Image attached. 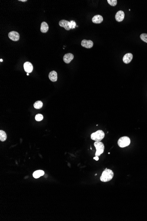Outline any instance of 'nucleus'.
I'll use <instances>...</instances> for the list:
<instances>
[{"label": "nucleus", "instance_id": "18", "mask_svg": "<svg viewBox=\"0 0 147 221\" xmlns=\"http://www.w3.org/2000/svg\"><path fill=\"white\" fill-rule=\"evenodd\" d=\"M35 119L36 121H41L43 119V116L41 114H37L35 116Z\"/></svg>", "mask_w": 147, "mask_h": 221}, {"label": "nucleus", "instance_id": "19", "mask_svg": "<svg viewBox=\"0 0 147 221\" xmlns=\"http://www.w3.org/2000/svg\"><path fill=\"white\" fill-rule=\"evenodd\" d=\"M107 1H108V3L112 6H116V4H117V0H108Z\"/></svg>", "mask_w": 147, "mask_h": 221}, {"label": "nucleus", "instance_id": "23", "mask_svg": "<svg viewBox=\"0 0 147 221\" xmlns=\"http://www.w3.org/2000/svg\"><path fill=\"white\" fill-rule=\"evenodd\" d=\"M19 1H22V2H26L27 1V0H19Z\"/></svg>", "mask_w": 147, "mask_h": 221}, {"label": "nucleus", "instance_id": "14", "mask_svg": "<svg viewBox=\"0 0 147 221\" xmlns=\"http://www.w3.org/2000/svg\"><path fill=\"white\" fill-rule=\"evenodd\" d=\"M49 25H48L47 23H46V22H43L41 23V28L40 30L42 33H46L49 30Z\"/></svg>", "mask_w": 147, "mask_h": 221}, {"label": "nucleus", "instance_id": "12", "mask_svg": "<svg viewBox=\"0 0 147 221\" xmlns=\"http://www.w3.org/2000/svg\"><path fill=\"white\" fill-rule=\"evenodd\" d=\"M92 20V22L94 23H100L103 21V18L100 15H96L93 17Z\"/></svg>", "mask_w": 147, "mask_h": 221}, {"label": "nucleus", "instance_id": "20", "mask_svg": "<svg viewBox=\"0 0 147 221\" xmlns=\"http://www.w3.org/2000/svg\"><path fill=\"white\" fill-rule=\"evenodd\" d=\"M140 38L143 41L147 43V34H142L140 36Z\"/></svg>", "mask_w": 147, "mask_h": 221}, {"label": "nucleus", "instance_id": "1", "mask_svg": "<svg viewBox=\"0 0 147 221\" xmlns=\"http://www.w3.org/2000/svg\"><path fill=\"white\" fill-rule=\"evenodd\" d=\"M114 173L111 169L107 168L105 169L102 173L101 176L100 177V181L104 182H109L112 180L114 177Z\"/></svg>", "mask_w": 147, "mask_h": 221}, {"label": "nucleus", "instance_id": "26", "mask_svg": "<svg viewBox=\"0 0 147 221\" xmlns=\"http://www.w3.org/2000/svg\"><path fill=\"white\" fill-rule=\"evenodd\" d=\"M97 174H96L95 175V176H97Z\"/></svg>", "mask_w": 147, "mask_h": 221}, {"label": "nucleus", "instance_id": "25", "mask_svg": "<svg viewBox=\"0 0 147 221\" xmlns=\"http://www.w3.org/2000/svg\"><path fill=\"white\" fill-rule=\"evenodd\" d=\"M27 75H29V73H27Z\"/></svg>", "mask_w": 147, "mask_h": 221}, {"label": "nucleus", "instance_id": "5", "mask_svg": "<svg viewBox=\"0 0 147 221\" xmlns=\"http://www.w3.org/2000/svg\"><path fill=\"white\" fill-rule=\"evenodd\" d=\"M8 36L9 38L13 41H18L19 39V35L16 31H11L8 33Z\"/></svg>", "mask_w": 147, "mask_h": 221}, {"label": "nucleus", "instance_id": "2", "mask_svg": "<svg viewBox=\"0 0 147 221\" xmlns=\"http://www.w3.org/2000/svg\"><path fill=\"white\" fill-rule=\"evenodd\" d=\"M105 134L104 131L101 130H99L91 135V139L96 141H100L104 139Z\"/></svg>", "mask_w": 147, "mask_h": 221}, {"label": "nucleus", "instance_id": "11", "mask_svg": "<svg viewBox=\"0 0 147 221\" xmlns=\"http://www.w3.org/2000/svg\"><path fill=\"white\" fill-rule=\"evenodd\" d=\"M74 57V56L73 54L71 53H68L64 55V56L63 57V60L64 62L66 63V64H69L72 60H73Z\"/></svg>", "mask_w": 147, "mask_h": 221}, {"label": "nucleus", "instance_id": "7", "mask_svg": "<svg viewBox=\"0 0 147 221\" xmlns=\"http://www.w3.org/2000/svg\"><path fill=\"white\" fill-rule=\"evenodd\" d=\"M60 26L61 27H64L65 30H66L67 31H69L70 29V22L69 21L66 20H64V19H62L61 20L59 23Z\"/></svg>", "mask_w": 147, "mask_h": 221}, {"label": "nucleus", "instance_id": "4", "mask_svg": "<svg viewBox=\"0 0 147 221\" xmlns=\"http://www.w3.org/2000/svg\"><path fill=\"white\" fill-rule=\"evenodd\" d=\"M131 144V139L128 136H122L119 139L118 141V146L121 147L123 148L126 147L128 146Z\"/></svg>", "mask_w": 147, "mask_h": 221}, {"label": "nucleus", "instance_id": "3", "mask_svg": "<svg viewBox=\"0 0 147 221\" xmlns=\"http://www.w3.org/2000/svg\"><path fill=\"white\" fill-rule=\"evenodd\" d=\"M94 145L96 148V152L95 154L96 156H99L104 153V144L100 141H96L94 144Z\"/></svg>", "mask_w": 147, "mask_h": 221}, {"label": "nucleus", "instance_id": "21", "mask_svg": "<svg viewBox=\"0 0 147 221\" xmlns=\"http://www.w3.org/2000/svg\"><path fill=\"white\" fill-rule=\"evenodd\" d=\"M70 29H74L76 26V24L75 21L74 20H71L70 21Z\"/></svg>", "mask_w": 147, "mask_h": 221}, {"label": "nucleus", "instance_id": "6", "mask_svg": "<svg viewBox=\"0 0 147 221\" xmlns=\"http://www.w3.org/2000/svg\"><path fill=\"white\" fill-rule=\"evenodd\" d=\"M81 45L83 47L90 49L93 47V42L92 40H87L86 39H83L81 42Z\"/></svg>", "mask_w": 147, "mask_h": 221}, {"label": "nucleus", "instance_id": "15", "mask_svg": "<svg viewBox=\"0 0 147 221\" xmlns=\"http://www.w3.org/2000/svg\"><path fill=\"white\" fill-rule=\"evenodd\" d=\"M44 174H45L44 171L42 170H38L33 172V176L35 179H37L39 178L40 177L43 176Z\"/></svg>", "mask_w": 147, "mask_h": 221}, {"label": "nucleus", "instance_id": "13", "mask_svg": "<svg viewBox=\"0 0 147 221\" xmlns=\"http://www.w3.org/2000/svg\"><path fill=\"white\" fill-rule=\"evenodd\" d=\"M50 80L52 82H56L57 80V73L56 71H51L49 75Z\"/></svg>", "mask_w": 147, "mask_h": 221}, {"label": "nucleus", "instance_id": "10", "mask_svg": "<svg viewBox=\"0 0 147 221\" xmlns=\"http://www.w3.org/2000/svg\"><path fill=\"white\" fill-rule=\"evenodd\" d=\"M133 58V54L131 53H127L123 57V61L125 64H129L131 62Z\"/></svg>", "mask_w": 147, "mask_h": 221}, {"label": "nucleus", "instance_id": "16", "mask_svg": "<svg viewBox=\"0 0 147 221\" xmlns=\"http://www.w3.org/2000/svg\"><path fill=\"white\" fill-rule=\"evenodd\" d=\"M7 139L6 133L3 130L0 131V140L2 142L5 141Z\"/></svg>", "mask_w": 147, "mask_h": 221}, {"label": "nucleus", "instance_id": "17", "mask_svg": "<svg viewBox=\"0 0 147 221\" xmlns=\"http://www.w3.org/2000/svg\"><path fill=\"white\" fill-rule=\"evenodd\" d=\"M43 107V103L41 101H37L34 103L33 107L36 109H40Z\"/></svg>", "mask_w": 147, "mask_h": 221}, {"label": "nucleus", "instance_id": "9", "mask_svg": "<svg viewBox=\"0 0 147 221\" xmlns=\"http://www.w3.org/2000/svg\"><path fill=\"white\" fill-rule=\"evenodd\" d=\"M125 13L122 11L120 10L116 13L115 16V18L117 21L120 22L123 20L124 19Z\"/></svg>", "mask_w": 147, "mask_h": 221}, {"label": "nucleus", "instance_id": "24", "mask_svg": "<svg viewBox=\"0 0 147 221\" xmlns=\"http://www.w3.org/2000/svg\"><path fill=\"white\" fill-rule=\"evenodd\" d=\"M0 62H2V61H3V60H2V59H0Z\"/></svg>", "mask_w": 147, "mask_h": 221}, {"label": "nucleus", "instance_id": "22", "mask_svg": "<svg viewBox=\"0 0 147 221\" xmlns=\"http://www.w3.org/2000/svg\"><path fill=\"white\" fill-rule=\"evenodd\" d=\"M93 159H95V160L98 161V160H99V157H98V156H96L95 157H94V158H93Z\"/></svg>", "mask_w": 147, "mask_h": 221}, {"label": "nucleus", "instance_id": "8", "mask_svg": "<svg viewBox=\"0 0 147 221\" xmlns=\"http://www.w3.org/2000/svg\"><path fill=\"white\" fill-rule=\"evenodd\" d=\"M24 69L27 73H31L33 70V66L31 63L27 61L23 65Z\"/></svg>", "mask_w": 147, "mask_h": 221}]
</instances>
